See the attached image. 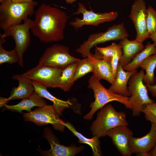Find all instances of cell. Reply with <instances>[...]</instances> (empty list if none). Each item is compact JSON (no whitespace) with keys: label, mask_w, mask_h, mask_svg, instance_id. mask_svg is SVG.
Returning a JSON list of instances; mask_svg holds the SVG:
<instances>
[{"label":"cell","mask_w":156,"mask_h":156,"mask_svg":"<svg viewBox=\"0 0 156 156\" xmlns=\"http://www.w3.org/2000/svg\"><path fill=\"white\" fill-rule=\"evenodd\" d=\"M67 20L65 12L42 3L35 12L30 30L33 35L44 43L60 41L64 38Z\"/></svg>","instance_id":"obj_1"},{"label":"cell","mask_w":156,"mask_h":156,"mask_svg":"<svg viewBox=\"0 0 156 156\" xmlns=\"http://www.w3.org/2000/svg\"><path fill=\"white\" fill-rule=\"evenodd\" d=\"M38 3H14L5 0L0 5V27L4 31L11 26L25 22L35 12Z\"/></svg>","instance_id":"obj_2"},{"label":"cell","mask_w":156,"mask_h":156,"mask_svg":"<svg viewBox=\"0 0 156 156\" xmlns=\"http://www.w3.org/2000/svg\"><path fill=\"white\" fill-rule=\"evenodd\" d=\"M126 113L117 111L111 104L105 105L98 112L96 119L92 123L90 130L93 136L99 138L106 136L109 130L119 125L127 126Z\"/></svg>","instance_id":"obj_3"},{"label":"cell","mask_w":156,"mask_h":156,"mask_svg":"<svg viewBox=\"0 0 156 156\" xmlns=\"http://www.w3.org/2000/svg\"><path fill=\"white\" fill-rule=\"evenodd\" d=\"M88 82V87L94 92L95 101L91 103V110L83 117L84 119L91 120L97 110L112 101L118 102L123 104L127 109H131V105L128 101L129 97L114 93L106 88L101 83L100 80L93 75L90 78Z\"/></svg>","instance_id":"obj_4"},{"label":"cell","mask_w":156,"mask_h":156,"mask_svg":"<svg viewBox=\"0 0 156 156\" xmlns=\"http://www.w3.org/2000/svg\"><path fill=\"white\" fill-rule=\"evenodd\" d=\"M144 74L142 69L133 74L128 82V90L131 94L128 101L131 106L133 116H139L144 106L155 102L149 97L147 87L144 84Z\"/></svg>","instance_id":"obj_5"},{"label":"cell","mask_w":156,"mask_h":156,"mask_svg":"<svg viewBox=\"0 0 156 156\" xmlns=\"http://www.w3.org/2000/svg\"><path fill=\"white\" fill-rule=\"evenodd\" d=\"M128 33L123 23L109 27L106 31L92 34L76 50L83 58L93 55L90 50L98 44L111 40H121L127 38Z\"/></svg>","instance_id":"obj_6"},{"label":"cell","mask_w":156,"mask_h":156,"mask_svg":"<svg viewBox=\"0 0 156 156\" xmlns=\"http://www.w3.org/2000/svg\"><path fill=\"white\" fill-rule=\"evenodd\" d=\"M33 20L29 18L23 23L12 25L4 30L3 34H0L3 38L11 37L14 40L15 48L19 58L18 63L19 66L24 67L23 55L31 43L30 30Z\"/></svg>","instance_id":"obj_7"},{"label":"cell","mask_w":156,"mask_h":156,"mask_svg":"<svg viewBox=\"0 0 156 156\" xmlns=\"http://www.w3.org/2000/svg\"><path fill=\"white\" fill-rule=\"evenodd\" d=\"M79 60L70 54L68 47L54 44L46 49L40 58L38 65L63 69Z\"/></svg>","instance_id":"obj_8"},{"label":"cell","mask_w":156,"mask_h":156,"mask_svg":"<svg viewBox=\"0 0 156 156\" xmlns=\"http://www.w3.org/2000/svg\"><path fill=\"white\" fill-rule=\"evenodd\" d=\"M59 116L53 105H46L31 112L24 114L23 116L26 121L33 122L39 126L50 124L55 130L63 132L66 127L65 122Z\"/></svg>","instance_id":"obj_9"},{"label":"cell","mask_w":156,"mask_h":156,"mask_svg":"<svg viewBox=\"0 0 156 156\" xmlns=\"http://www.w3.org/2000/svg\"><path fill=\"white\" fill-rule=\"evenodd\" d=\"M73 14L76 15L81 14L83 16L82 19L77 17L70 22V25L75 30L84 25L97 26L101 23L116 20L118 16V12L116 11L101 13L95 12L92 10H89L80 2L78 3L77 11Z\"/></svg>","instance_id":"obj_10"},{"label":"cell","mask_w":156,"mask_h":156,"mask_svg":"<svg viewBox=\"0 0 156 156\" xmlns=\"http://www.w3.org/2000/svg\"><path fill=\"white\" fill-rule=\"evenodd\" d=\"M62 70L38 64L22 74L29 79L38 82L47 88H58Z\"/></svg>","instance_id":"obj_11"},{"label":"cell","mask_w":156,"mask_h":156,"mask_svg":"<svg viewBox=\"0 0 156 156\" xmlns=\"http://www.w3.org/2000/svg\"><path fill=\"white\" fill-rule=\"evenodd\" d=\"M30 81L34 88L35 92L40 96L46 98L52 102L55 110L60 116H62V112L68 108L72 109L75 114H81V105L76 99L72 98L67 101L58 99L51 94L45 86L34 80H30Z\"/></svg>","instance_id":"obj_12"},{"label":"cell","mask_w":156,"mask_h":156,"mask_svg":"<svg viewBox=\"0 0 156 156\" xmlns=\"http://www.w3.org/2000/svg\"><path fill=\"white\" fill-rule=\"evenodd\" d=\"M43 135L51 145V148L47 151L37 149L40 154L47 156H73L81 152L84 149L82 146H77L74 144L66 146L60 144L49 128L44 130Z\"/></svg>","instance_id":"obj_13"},{"label":"cell","mask_w":156,"mask_h":156,"mask_svg":"<svg viewBox=\"0 0 156 156\" xmlns=\"http://www.w3.org/2000/svg\"><path fill=\"white\" fill-rule=\"evenodd\" d=\"M146 10L144 0H135L131 6L129 16L136 32L135 40L142 43L149 38L146 25Z\"/></svg>","instance_id":"obj_14"},{"label":"cell","mask_w":156,"mask_h":156,"mask_svg":"<svg viewBox=\"0 0 156 156\" xmlns=\"http://www.w3.org/2000/svg\"><path fill=\"white\" fill-rule=\"evenodd\" d=\"M106 135L111 138L113 144L122 156H130L132 154L129 141L133 136V133L127 126L121 125L114 127L107 131Z\"/></svg>","instance_id":"obj_15"},{"label":"cell","mask_w":156,"mask_h":156,"mask_svg":"<svg viewBox=\"0 0 156 156\" xmlns=\"http://www.w3.org/2000/svg\"><path fill=\"white\" fill-rule=\"evenodd\" d=\"M150 130L141 138L132 137L129 141V145L132 154L136 156H150V152L156 144V124L151 123Z\"/></svg>","instance_id":"obj_16"},{"label":"cell","mask_w":156,"mask_h":156,"mask_svg":"<svg viewBox=\"0 0 156 156\" xmlns=\"http://www.w3.org/2000/svg\"><path fill=\"white\" fill-rule=\"evenodd\" d=\"M124 70L119 63L115 82L108 89L114 93L128 97L131 96V94L128 90L127 84L131 77L137 72V70L132 71Z\"/></svg>","instance_id":"obj_17"},{"label":"cell","mask_w":156,"mask_h":156,"mask_svg":"<svg viewBox=\"0 0 156 156\" xmlns=\"http://www.w3.org/2000/svg\"><path fill=\"white\" fill-rule=\"evenodd\" d=\"M94 65L93 75L99 80L104 79L111 85L115 81L111 62V58H97L94 54L92 57Z\"/></svg>","instance_id":"obj_18"},{"label":"cell","mask_w":156,"mask_h":156,"mask_svg":"<svg viewBox=\"0 0 156 156\" xmlns=\"http://www.w3.org/2000/svg\"><path fill=\"white\" fill-rule=\"evenodd\" d=\"M119 44L123 51L119 63L123 67L130 63L136 55L144 48L142 43L135 40H131L127 38L120 40Z\"/></svg>","instance_id":"obj_19"},{"label":"cell","mask_w":156,"mask_h":156,"mask_svg":"<svg viewBox=\"0 0 156 156\" xmlns=\"http://www.w3.org/2000/svg\"><path fill=\"white\" fill-rule=\"evenodd\" d=\"M12 78L18 80L19 84L17 87L13 88L11 95L8 98L9 101L28 98L34 92V88L30 80L22 74L14 75Z\"/></svg>","instance_id":"obj_20"},{"label":"cell","mask_w":156,"mask_h":156,"mask_svg":"<svg viewBox=\"0 0 156 156\" xmlns=\"http://www.w3.org/2000/svg\"><path fill=\"white\" fill-rule=\"evenodd\" d=\"M46 105V102L43 98L36 92H34L29 97L23 99L17 104L5 106L6 109L13 112L22 113L23 110L28 112L31 111V109L35 107H42Z\"/></svg>","instance_id":"obj_21"},{"label":"cell","mask_w":156,"mask_h":156,"mask_svg":"<svg viewBox=\"0 0 156 156\" xmlns=\"http://www.w3.org/2000/svg\"><path fill=\"white\" fill-rule=\"evenodd\" d=\"M65 125L73 134L78 139V143L86 144L89 145L92 149L94 156H102L100 145V141L99 137L94 136L91 138H87L79 133L74 126L68 122H65Z\"/></svg>","instance_id":"obj_22"},{"label":"cell","mask_w":156,"mask_h":156,"mask_svg":"<svg viewBox=\"0 0 156 156\" xmlns=\"http://www.w3.org/2000/svg\"><path fill=\"white\" fill-rule=\"evenodd\" d=\"M79 61L71 64L63 69L58 88L64 91H68L71 89L75 82V73Z\"/></svg>","instance_id":"obj_23"},{"label":"cell","mask_w":156,"mask_h":156,"mask_svg":"<svg viewBox=\"0 0 156 156\" xmlns=\"http://www.w3.org/2000/svg\"><path fill=\"white\" fill-rule=\"evenodd\" d=\"M156 54V48L154 43L148 42L145 48L135 56L131 61L123 67L126 71H132L137 70L141 62L147 57Z\"/></svg>","instance_id":"obj_24"},{"label":"cell","mask_w":156,"mask_h":156,"mask_svg":"<svg viewBox=\"0 0 156 156\" xmlns=\"http://www.w3.org/2000/svg\"><path fill=\"white\" fill-rule=\"evenodd\" d=\"M139 67L146 71L143 79V82L145 85L155 84L156 80L154 72L156 67V54L145 58L140 63Z\"/></svg>","instance_id":"obj_25"},{"label":"cell","mask_w":156,"mask_h":156,"mask_svg":"<svg viewBox=\"0 0 156 156\" xmlns=\"http://www.w3.org/2000/svg\"><path fill=\"white\" fill-rule=\"evenodd\" d=\"M93 55H89L83 59H80L79 61L75 73V81L89 73L93 72L94 69L92 59Z\"/></svg>","instance_id":"obj_26"},{"label":"cell","mask_w":156,"mask_h":156,"mask_svg":"<svg viewBox=\"0 0 156 156\" xmlns=\"http://www.w3.org/2000/svg\"><path fill=\"white\" fill-rule=\"evenodd\" d=\"M5 42V38L0 35V64L5 63L10 64L18 63L19 56L15 48L11 51H7L2 46V44Z\"/></svg>","instance_id":"obj_27"},{"label":"cell","mask_w":156,"mask_h":156,"mask_svg":"<svg viewBox=\"0 0 156 156\" xmlns=\"http://www.w3.org/2000/svg\"><path fill=\"white\" fill-rule=\"evenodd\" d=\"M146 25L149 38L151 34L156 32V10L149 6L146 10Z\"/></svg>","instance_id":"obj_28"},{"label":"cell","mask_w":156,"mask_h":156,"mask_svg":"<svg viewBox=\"0 0 156 156\" xmlns=\"http://www.w3.org/2000/svg\"><path fill=\"white\" fill-rule=\"evenodd\" d=\"M121 48L119 44L113 42L105 47L95 46V50L102 56V59L111 58Z\"/></svg>","instance_id":"obj_29"},{"label":"cell","mask_w":156,"mask_h":156,"mask_svg":"<svg viewBox=\"0 0 156 156\" xmlns=\"http://www.w3.org/2000/svg\"><path fill=\"white\" fill-rule=\"evenodd\" d=\"M143 112L146 120L156 124V103L147 105L143 107Z\"/></svg>","instance_id":"obj_30"},{"label":"cell","mask_w":156,"mask_h":156,"mask_svg":"<svg viewBox=\"0 0 156 156\" xmlns=\"http://www.w3.org/2000/svg\"><path fill=\"white\" fill-rule=\"evenodd\" d=\"M122 54L123 51L121 48L111 58V64L114 75L115 78L116 75L117 70L119 61Z\"/></svg>","instance_id":"obj_31"},{"label":"cell","mask_w":156,"mask_h":156,"mask_svg":"<svg viewBox=\"0 0 156 156\" xmlns=\"http://www.w3.org/2000/svg\"><path fill=\"white\" fill-rule=\"evenodd\" d=\"M148 90L151 93L153 97H156V84L153 85H145Z\"/></svg>","instance_id":"obj_32"},{"label":"cell","mask_w":156,"mask_h":156,"mask_svg":"<svg viewBox=\"0 0 156 156\" xmlns=\"http://www.w3.org/2000/svg\"><path fill=\"white\" fill-rule=\"evenodd\" d=\"M11 2L17 3H24L30 2L34 1V0H9Z\"/></svg>","instance_id":"obj_33"},{"label":"cell","mask_w":156,"mask_h":156,"mask_svg":"<svg viewBox=\"0 0 156 156\" xmlns=\"http://www.w3.org/2000/svg\"><path fill=\"white\" fill-rule=\"evenodd\" d=\"M8 98L0 97V107L5 105L9 101Z\"/></svg>","instance_id":"obj_34"},{"label":"cell","mask_w":156,"mask_h":156,"mask_svg":"<svg viewBox=\"0 0 156 156\" xmlns=\"http://www.w3.org/2000/svg\"><path fill=\"white\" fill-rule=\"evenodd\" d=\"M154 42L156 48V32L151 34L150 37V38Z\"/></svg>","instance_id":"obj_35"},{"label":"cell","mask_w":156,"mask_h":156,"mask_svg":"<svg viewBox=\"0 0 156 156\" xmlns=\"http://www.w3.org/2000/svg\"><path fill=\"white\" fill-rule=\"evenodd\" d=\"M150 156H156V144L150 152Z\"/></svg>","instance_id":"obj_36"},{"label":"cell","mask_w":156,"mask_h":156,"mask_svg":"<svg viewBox=\"0 0 156 156\" xmlns=\"http://www.w3.org/2000/svg\"><path fill=\"white\" fill-rule=\"evenodd\" d=\"M77 0H64L65 1L67 4H72L76 1Z\"/></svg>","instance_id":"obj_37"},{"label":"cell","mask_w":156,"mask_h":156,"mask_svg":"<svg viewBox=\"0 0 156 156\" xmlns=\"http://www.w3.org/2000/svg\"><path fill=\"white\" fill-rule=\"evenodd\" d=\"M5 0H0V3H1Z\"/></svg>","instance_id":"obj_38"}]
</instances>
